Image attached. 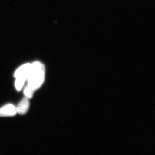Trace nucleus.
Masks as SVG:
<instances>
[{"label":"nucleus","instance_id":"nucleus-5","mask_svg":"<svg viewBox=\"0 0 155 155\" xmlns=\"http://www.w3.org/2000/svg\"><path fill=\"white\" fill-rule=\"evenodd\" d=\"M35 91L30 88L28 85L25 87L24 90V94L25 97L28 98V99H31L33 97L34 92Z\"/></svg>","mask_w":155,"mask_h":155},{"label":"nucleus","instance_id":"nucleus-4","mask_svg":"<svg viewBox=\"0 0 155 155\" xmlns=\"http://www.w3.org/2000/svg\"><path fill=\"white\" fill-rule=\"evenodd\" d=\"M29 99L28 98L25 97L22 99L18 104L16 107V110L17 114L19 115H24L28 112L30 106Z\"/></svg>","mask_w":155,"mask_h":155},{"label":"nucleus","instance_id":"nucleus-2","mask_svg":"<svg viewBox=\"0 0 155 155\" xmlns=\"http://www.w3.org/2000/svg\"><path fill=\"white\" fill-rule=\"evenodd\" d=\"M30 67V64H25L19 67L14 73V77L16 78L15 86L17 91L22 90L27 81Z\"/></svg>","mask_w":155,"mask_h":155},{"label":"nucleus","instance_id":"nucleus-3","mask_svg":"<svg viewBox=\"0 0 155 155\" xmlns=\"http://www.w3.org/2000/svg\"><path fill=\"white\" fill-rule=\"evenodd\" d=\"M17 113L16 107L11 104H8L0 108V117L13 116Z\"/></svg>","mask_w":155,"mask_h":155},{"label":"nucleus","instance_id":"nucleus-1","mask_svg":"<svg viewBox=\"0 0 155 155\" xmlns=\"http://www.w3.org/2000/svg\"><path fill=\"white\" fill-rule=\"evenodd\" d=\"M45 69L44 65L39 61L31 64L30 71L27 78V85L35 91L44 82Z\"/></svg>","mask_w":155,"mask_h":155}]
</instances>
